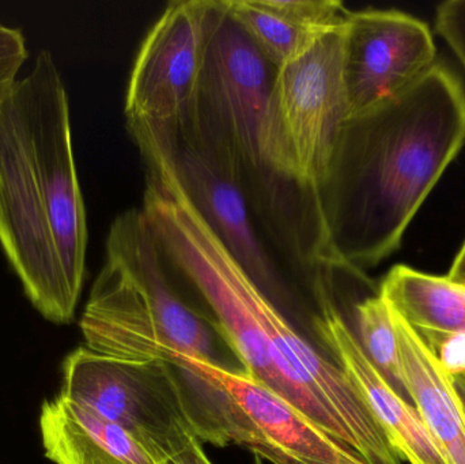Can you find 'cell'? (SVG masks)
Wrapping results in <instances>:
<instances>
[{
  "label": "cell",
  "instance_id": "obj_1",
  "mask_svg": "<svg viewBox=\"0 0 465 464\" xmlns=\"http://www.w3.org/2000/svg\"><path fill=\"white\" fill-rule=\"evenodd\" d=\"M465 144V89L441 63L344 123L320 185L331 250L365 272L401 247L410 223Z\"/></svg>",
  "mask_w": 465,
  "mask_h": 464
},
{
  "label": "cell",
  "instance_id": "obj_2",
  "mask_svg": "<svg viewBox=\"0 0 465 464\" xmlns=\"http://www.w3.org/2000/svg\"><path fill=\"white\" fill-rule=\"evenodd\" d=\"M86 206L70 101L48 51L0 93V247L33 307L73 321L86 277Z\"/></svg>",
  "mask_w": 465,
  "mask_h": 464
},
{
  "label": "cell",
  "instance_id": "obj_3",
  "mask_svg": "<svg viewBox=\"0 0 465 464\" xmlns=\"http://www.w3.org/2000/svg\"><path fill=\"white\" fill-rule=\"evenodd\" d=\"M275 71L226 0H215L201 79L184 114L231 153L249 201L290 266L317 277L341 264L328 242L319 193L282 179L265 158Z\"/></svg>",
  "mask_w": 465,
  "mask_h": 464
},
{
  "label": "cell",
  "instance_id": "obj_4",
  "mask_svg": "<svg viewBox=\"0 0 465 464\" xmlns=\"http://www.w3.org/2000/svg\"><path fill=\"white\" fill-rule=\"evenodd\" d=\"M177 278L143 209L117 215L81 319L86 348L128 361L179 351L248 375L214 316L185 301Z\"/></svg>",
  "mask_w": 465,
  "mask_h": 464
},
{
  "label": "cell",
  "instance_id": "obj_5",
  "mask_svg": "<svg viewBox=\"0 0 465 464\" xmlns=\"http://www.w3.org/2000/svg\"><path fill=\"white\" fill-rule=\"evenodd\" d=\"M62 395L119 425L158 464L193 441L232 444L193 381L160 360L128 361L78 348L63 362Z\"/></svg>",
  "mask_w": 465,
  "mask_h": 464
},
{
  "label": "cell",
  "instance_id": "obj_6",
  "mask_svg": "<svg viewBox=\"0 0 465 464\" xmlns=\"http://www.w3.org/2000/svg\"><path fill=\"white\" fill-rule=\"evenodd\" d=\"M349 117L343 24L276 68L265 114L268 166L286 182L319 193Z\"/></svg>",
  "mask_w": 465,
  "mask_h": 464
},
{
  "label": "cell",
  "instance_id": "obj_7",
  "mask_svg": "<svg viewBox=\"0 0 465 464\" xmlns=\"http://www.w3.org/2000/svg\"><path fill=\"white\" fill-rule=\"evenodd\" d=\"M160 361L220 392L228 403L232 443L248 447L257 457L276 464H369L248 375L179 351L163 354Z\"/></svg>",
  "mask_w": 465,
  "mask_h": 464
},
{
  "label": "cell",
  "instance_id": "obj_8",
  "mask_svg": "<svg viewBox=\"0 0 465 464\" xmlns=\"http://www.w3.org/2000/svg\"><path fill=\"white\" fill-rule=\"evenodd\" d=\"M214 0H176L154 22L134 62L125 120L171 122L193 103L212 30Z\"/></svg>",
  "mask_w": 465,
  "mask_h": 464
},
{
  "label": "cell",
  "instance_id": "obj_9",
  "mask_svg": "<svg viewBox=\"0 0 465 464\" xmlns=\"http://www.w3.org/2000/svg\"><path fill=\"white\" fill-rule=\"evenodd\" d=\"M428 24L403 11H349L344 22V84L350 116L368 111L436 64Z\"/></svg>",
  "mask_w": 465,
  "mask_h": 464
},
{
  "label": "cell",
  "instance_id": "obj_10",
  "mask_svg": "<svg viewBox=\"0 0 465 464\" xmlns=\"http://www.w3.org/2000/svg\"><path fill=\"white\" fill-rule=\"evenodd\" d=\"M313 297L317 305L312 318L314 334L325 353L357 387L401 462L450 464L414 405L395 391L366 356L357 334L333 301L331 281L314 286Z\"/></svg>",
  "mask_w": 465,
  "mask_h": 464
},
{
  "label": "cell",
  "instance_id": "obj_11",
  "mask_svg": "<svg viewBox=\"0 0 465 464\" xmlns=\"http://www.w3.org/2000/svg\"><path fill=\"white\" fill-rule=\"evenodd\" d=\"M229 13L275 68L341 26L350 10L333 0H226Z\"/></svg>",
  "mask_w": 465,
  "mask_h": 464
},
{
  "label": "cell",
  "instance_id": "obj_12",
  "mask_svg": "<svg viewBox=\"0 0 465 464\" xmlns=\"http://www.w3.org/2000/svg\"><path fill=\"white\" fill-rule=\"evenodd\" d=\"M45 457L56 464H158L119 425L63 397L41 408Z\"/></svg>",
  "mask_w": 465,
  "mask_h": 464
},
{
  "label": "cell",
  "instance_id": "obj_13",
  "mask_svg": "<svg viewBox=\"0 0 465 464\" xmlns=\"http://www.w3.org/2000/svg\"><path fill=\"white\" fill-rule=\"evenodd\" d=\"M391 311L410 400L450 464H465V417L452 376L417 331Z\"/></svg>",
  "mask_w": 465,
  "mask_h": 464
},
{
  "label": "cell",
  "instance_id": "obj_14",
  "mask_svg": "<svg viewBox=\"0 0 465 464\" xmlns=\"http://www.w3.org/2000/svg\"><path fill=\"white\" fill-rule=\"evenodd\" d=\"M379 294L420 335L465 332V285L398 264Z\"/></svg>",
  "mask_w": 465,
  "mask_h": 464
},
{
  "label": "cell",
  "instance_id": "obj_15",
  "mask_svg": "<svg viewBox=\"0 0 465 464\" xmlns=\"http://www.w3.org/2000/svg\"><path fill=\"white\" fill-rule=\"evenodd\" d=\"M354 312L358 331L355 334L366 356L395 391L410 400L401 373L398 337L390 305L376 291L358 301Z\"/></svg>",
  "mask_w": 465,
  "mask_h": 464
},
{
  "label": "cell",
  "instance_id": "obj_16",
  "mask_svg": "<svg viewBox=\"0 0 465 464\" xmlns=\"http://www.w3.org/2000/svg\"><path fill=\"white\" fill-rule=\"evenodd\" d=\"M29 56L24 33L0 24V93L16 81Z\"/></svg>",
  "mask_w": 465,
  "mask_h": 464
},
{
  "label": "cell",
  "instance_id": "obj_17",
  "mask_svg": "<svg viewBox=\"0 0 465 464\" xmlns=\"http://www.w3.org/2000/svg\"><path fill=\"white\" fill-rule=\"evenodd\" d=\"M436 29L465 68V0H448L436 11Z\"/></svg>",
  "mask_w": 465,
  "mask_h": 464
},
{
  "label": "cell",
  "instance_id": "obj_18",
  "mask_svg": "<svg viewBox=\"0 0 465 464\" xmlns=\"http://www.w3.org/2000/svg\"><path fill=\"white\" fill-rule=\"evenodd\" d=\"M420 337L436 354L440 364L450 376L465 373V332L447 335L426 334Z\"/></svg>",
  "mask_w": 465,
  "mask_h": 464
},
{
  "label": "cell",
  "instance_id": "obj_19",
  "mask_svg": "<svg viewBox=\"0 0 465 464\" xmlns=\"http://www.w3.org/2000/svg\"><path fill=\"white\" fill-rule=\"evenodd\" d=\"M160 464H214L207 457L202 441H193L190 446L183 449L177 454L172 455Z\"/></svg>",
  "mask_w": 465,
  "mask_h": 464
},
{
  "label": "cell",
  "instance_id": "obj_20",
  "mask_svg": "<svg viewBox=\"0 0 465 464\" xmlns=\"http://www.w3.org/2000/svg\"><path fill=\"white\" fill-rule=\"evenodd\" d=\"M447 277L450 278L452 281H456V282L464 283L465 285V242L463 247H461L460 252H459V255L456 256L455 261H453L450 274H448Z\"/></svg>",
  "mask_w": 465,
  "mask_h": 464
},
{
  "label": "cell",
  "instance_id": "obj_21",
  "mask_svg": "<svg viewBox=\"0 0 465 464\" xmlns=\"http://www.w3.org/2000/svg\"><path fill=\"white\" fill-rule=\"evenodd\" d=\"M453 389H455L456 397H458L459 403H460L461 410H463L465 417V373L461 375L452 376Z\"/></svg>",
  "mask_w": 465,
  "mask_h": 464
}]
</instances>
